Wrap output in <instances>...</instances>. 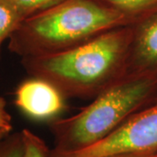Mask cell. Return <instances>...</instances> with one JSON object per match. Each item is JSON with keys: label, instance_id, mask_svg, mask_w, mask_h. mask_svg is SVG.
<instances>
[{"label": "cell", "instance_id": "1", "mask_svg": "<svg viewBox=\"0 0 157 157\" xmlns=\"http://www.w3.org/2000/svg\"><path fill=\"white\" fill-rule=\"evenodd\" d=\"M132 34V25L113 29L71 50L21 58V64L31 77L49 81L66 98H95L126 75Z\"/></svg>", "mask_w": 157, "mask_h": 157}, {"label": "cell", "instance_id": "2", "mask_svg": "<svg viewBox=\"0 0 157 157\" xmlns=\"http://www.w3.org/2000/svg\"><path fill=\"white\" fill-rule=\"evenodd\" d=\"M138 20L102 0H62L25 18L10 36L8 48L21 58L59 53Z\"/></svg>", "mask_w": 157, "mask_h": 157}, {"label": "cell", "instance_id": "3", "mask_svg": "<svg viewBox=\"0 0 157 157\" xmlns=\"http://www.w3.org/2000/svg\"><path fill=\"white\" fill-rule=\"evenodd\" d=\"M157 94V74H126L94 98L80 112L49 122L52 149L72 152L94 144L111 134Z\"/></svg>", "mask_w": 157, "mask_h": 157}, {"label": "cell", "instance_id": "4", "mask_svg": "<svg viewBox=\"0 0 157 157\" xmlns=\"http://www.w3.org/2000/svg\"><path fill=\"white\" fill-rule=\"evenodd\" d=\"M157 152V94L111 134L93 145L72 152L50 149L49 157H107L121 154Z\"/></svg>", "mask_w": 157, "mask_h": 157}, {"label": "cell", "instance_id": "5", "mask_svg": "<svg viewBox=\"0 0 157 157\" xmlns=\"http://www.w3.org/2000/svg\"><path fill=\"white\" fill-rule=\"evenodd\" d=\"M66 97L51 82L31 77L18 85L14 103L26 116L38 121H52L67 108Z\"/></svg>", "mask_w": 157, "mask_h": 157}, {"label": "cell", "instance_id": "6", "mask_svg": "<svg viewBox=\"0 0 157 157\" xmlns=\"http://www.w3.org/2000/svg\"><path fill=\"white\" fill-rule=\"evenodd\" d=\"M126 74H157V10L132 25Z\"/></svg>", "mask_w": 157, "mask_h": 157}, {"label": "cell", "instance_id": "7", "mask_svg": "<svg viewBox=\"0 0 157 157\" xmlns=\"http://www.w3.org/2000/svg\"><path fill=\"white\" fill-rule=\"evenodd\" d=\"M23 20L22 16L11 3L7 0H0V55L3 43L10 38Z\"/></svg>", "mask_w": 157, "mask_h": 157}, {"label": "cell", "instance_id": "8", "mask_svg": "<svg viewBox=\"0 0 157 157\" xmlns=\"http://www.w3.org/2000/svg\"><path fill=\"white\" fill-rule=\"evenodd\" d=\"M119 11L140 19L157 10V0H102Z\"/></svg>", "mask_w": 157, "mask_h": 157}, {"label": "cell", "instance_id": "9", "mask_svg": "<svg viewBox=\"0 0 157 157\" xmlns=\"http://www.w3.org/2000/svg\"><path fill=\"white\" fill-rule=\"evenodd\" d=\"M21 132L25 143L23 157H49L50 149L44 140L28 129H23Z\"/></svg>", "mask_w": 157, "mask_h": 157}, {"label": "cell", "instance_id": "10", "mask_svg": "<svg viewBox=\"0 0 157 157\" xmlns=\"http://www.w3.org/2000/svg\"><path fill=\"white\" fill-rule=\"evenodd\" d=\"M17 10L23 18H26L35 13L44 11L62 0H7Z\"/></svg>", "mask_w": 157, "mask_h": 157}, {"label": "cell", "instance_id": "11", "mask_svg": "<svg viewBox=\"0 0 157 157\" xmlns=\"http://www.w3.org/2000/svg\"><path fill=\"white\" fill-rule=\"evenodd\" d=\"M25 143L22 132L9 135L0 142V157H23Z\"/></svg>", "mask_w": 157, "mask_h": 157}, {"label": "cell", "instance_id": "12", "mask_svg": "<svg viewBox=\"0 0 157 157\" xmlns=\"http://www.w3.org/2000/svg\"><path fill=\"white\" fill-rule=\"evenodd\" d=\"M6 101L0 97V128L11 129V118L6 109Z\"/></svg>", "mask_w": 157, "mask_h": 157}, {"label": "cell", "instance_id": "13", "mask_svg": "<svg viewBox=\"0 0 157 157\" xmlns=\"http://www.w3.org/2000/svg\"><path fill=\"white\" fill-rule=\"evenodd\" d=\"M107 157H157V152L151 154H121Z\"/></svg>", "mask_w": 157, "mask_h": 157}, {"label": "cell", "instance_id": "14", "mask_svg": "<svg viewBox=\"0 0 157 157\" xmlns=\"http://www.w3.org/2000/svg\"><path fill=\"white\" fill-rule=\"evenodd\" d=\"M11 129L6 128H0V142L4 138H6L7 135L10 134Z\"/></svg>", "mask_w": 157, "mask_h": 157}]
</instances>
